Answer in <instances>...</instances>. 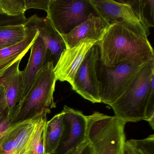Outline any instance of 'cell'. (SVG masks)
<instances>
[{
    "instance_id": "ffe728a7",
    "label": "cell",
    "mask_w": 154,
    "mask_h": 154,
    "mask_svg": "<svg viewBox=\"0 0 154 154\" xmlns=\"http://www.w3.org/2000/svg\"><path fill=\"white\" fill-rule=\"evenodd\" d=\"M29 120L18 122L11 124L8 128L0 138V154H12L19 134Z\"/></svg>"
},
{
    "instance_id": "4316f807",
    "label": "cell",
    "mask_w": 154,
    "mask_h": 154,
    "mask_svg": "<svg viewBox=\"0 0 154 154\" xmlns=\"http://www.w3.org/2000/svg\"><path fill=\"white\" fill-rule=\"evenodd\" d=\"M11 125V123L8 117H7L2 123H0V138L4 135Z\"/></svg>"
},
{
    "instance_id": "ac0fdd59",
    "label": "cell",
    "mask_w": 154,
    "mask_h": 154,
    "mask_svg": "<svg viewBox=\"0 0 154 154\" xmlns=\"http://www.w3.org/2000/svg\"><path fill=\"white\" fill-rule=\"evenodd\" d=\"M26 35L24 24L0 27V49L17 45L24 40Z\"/></svg>"
},
{
    "instance_id": "7402d4cb",
    "label": "cell",
    "mask_w": 154,
    "mask_h": 154,
    "mask_svg": "<svg viewBox=\"0 0 154 154\" xmlns=\"http://www.w3.org/2000/svg\"><path fill=\"white\" fill-rule=\"evenodd\" d=\"M2 13L11 17L25 15L26 11L25 0H0Z\"/></svg>"
},
{
    "instance_id": "7c38bea8",
    "label": "cell",
    "mask_w": 154,
    "mask_h": 154,
    "mask_svg": "<svg viewBox=\"0 0 154 154\" xmlns=\"http://www.w3.org/2000/svg\"><path fill=\"white\" fill-rule=\"evenodd\" d=\"M110 25L100 17L92 13L87 20L75 28L68 34L61 35L67 49L73 47L86 38L99 42Z\"/></svg>"
},
{
    "instance_id": "6da1fadb",
    "label": "cell",
    "mask_w": 154,
    "mask_h": 154,
    "mask_svg": "<svg viewBox=\"0 0 154 154\" xmlns=\"http://www.w3.org/2000/svg\"><path fill=\"white\" fill-rule=\"evenodd\" d=\"M96 45L100 62L109 67L130 60H154V49L148 38L119 23L110 25Z\"/></svg>"
},
{
    "instance_id": "4dcf8cb0",
    "label": "cell",
    "mask_w": 154,
    "mask_h": 154,
    "mask_svg": "<svg viewBox=\"0 0 154 154\" xmlns=\"http://www.w3.org/2000/svg\"><path fill=\"white\" fill-rule=\"evenodd\" d=\"M0 13H3L2 12L1 9V7H0Z\"/></svg>"
},
{
    "instance_id": "277c9868",
    "label": "cell",
    "mask_w": 154,
    "mask_h": 154,
    "mask_svg": "<svg viewBox=\"0 0 154 154\" xmlns=\"http://www.w3.org/2000/svg\"><path fill=\"white\" fill-rule=\"evenodd\" d=\"M87 139L94 154H120L126 141V122L98 112L87 116Z\"/></svg>"
},
{
    "instance_id": "5bb4252c",
    "label": "cell",
    "mask_w": 154,
    "mask_h": 154,
    "mask_svg": "<svg viewBox=\"0 0 154 154\" xmlns=\"http://www.w3.org/2000/svg\"><path fill=\"white\" fill-rule=\"evenodd\" d=\"M30 49L31 52L27 64L25 69L21 71L23 89L21 102L32 87L38 72L46 63L47 50L45 45L39 35L35 40Z\"/></svg>"
},
{
    "instance_id": "ba28073f",
    "label": "cell",
    "mask_w": 154,
    "mask_h": 154,
    "mask_svg": "<svg viewBox=\"0 0 154 154\" xmlns=\"http://www.w3.org/2000/svg\"><path fill=\"white\" fill-rule=\"evenodd\" d=\"M100 60L99 48L96 45L89 50L76 72L72 90L92 103L101 102L96 66Z\"/></svg>"
},
{
    "instance_id": "8992f818",
    "label": "cell",
    "mask_w": 154,
    "mask_h": 154,
    "mask_svg": "<svg viewBox=\"0 0 154 154\" xmlns=\"http://www.w3.org/2000/svg\"><path fill=\"white\" fill-rule=\"evenodd\" d=\"M93 11L90 0H50L46 17L60 35H66L87 20Z\"/></svg>"
},
{
    "instance_id": "30bf717a",
    "label": "cell",
    "mask_w": 154,
    "mask_h": 154,
    "mask_svg": "<svg viewBox=\"0 0 154 154\" xmlns=\"http://www.w3.org/2000/svg\"><path fill=\"white\" fill-rule=\"evenodd\" d=\"M97 42L86 38L73 47L64 50L54 68L57 81L67 82L72 86L76 72L85 56Z\"/></svg>"
},
{
    "instance_id": "5b68a950",
    "label": "cell",
    "mask_w": 154,
    "mask_h": 154,
    "mask_svg": "<svg viewBox=\"0 0 154 154\" xmlns=\"http://www.w3.org/2000/svg\"><path fill=\"white\" fill-rule=\"evenodd\" d=\"M146 62L130 60L113 67L98 61L96 66L101 102L110 105L126 91Z\"/></svg>"
},
{
    "instance_id": "9c48e42d",
    "label": "cell",
    "mask_w": 154,
    "mask_h": 154,
    "mask_svg": "<svg viewBox=\"0 0 154 154\" xmlns=\"http://www.w3.org/2000/svg\"><path fill=\"white\" fill-rule=\"evenodd\" d=\"M64 130L60 144L54 154H67L87 141V116L67 106L63 109Z\"/></svg>"
},
{
    "instance_id": "83f0119b",
    "label": "cell",
    "mask_w": 154,
    "mask_h": 154,
    "mask_svg": "<svg viewBox=\"0 0 154 154\" xmlns=\"http://www.w3.org/2000/svg\"><path fill=\"white\" fill-rule=\"evenodd\" d=\"M6 106H7V104L5 88L3 85H0V109Z\"/></svg>"
},
{
    "instance_id": "f546056e",
    "label": "cell",
    "mask_w": 154,
    "mask_h": 154,
    "mask_svg": "<svg viewBox=\"0 0 154 154\" xmlns=\"http://www.w3.org/2000/svg\"><path fill=\"white\" fill-rule=\"evenodd\" d=\"M149 123V125L153 129H154V115L152 116L151 118H149V119L146 121Z\"/></svg>"
},
{
    "instance_id": "e0dca14e",
    "label": "cell",
    "mask_w": 154,
    "mask_h": 154,
    "mask_svg": "<svg viewBox=\"0 0 154 154\" xmlns=\"http://www.w3.org/2000/svg\"><path fill=\"white\" fill-rule=\"evenodd\" d=\"M48 114L45 112L29 119L19 134L12 154H27L38 128L44 117Z\"/></svg>"
},
{
    "instance_id": "484cf974",
    "label": "cell",
    "mask_w": 154,
    "mask_h": 154,
    "mask_svg": "<svg viewBox=\"0 0 154 154\" xmlns=\"http://www.w3.org/2000/svg\"><path fill=\"white\" fill-rule=\"evenodd\" d=\"M67 154H94V152L91 145L87 140L82 146Z\"/></svg>"
},
{
    "instance_id": "f1b7e54d",
    "label": "cell",
    "mask_w": 154,
    "mask_h": 154,
    "mask_svg": "<svg viewBox=\"0 0 154 154\" xmlns=\"http://www.w3.org/2000/svg\"><path fill=\"white\" fill-rule=\"evenodd\" d=\"M122 154H135L133 148L127 140L123 143L122 149Z\"/></svg>"
},
{
    "instance_id": "8fae6325",
    "label": "cell",
    "mask_w": 154,
    "mask_h": 154,
    "mask_svg": "<svg viewBox=\"0 0 154 154\" xmlns=\"http://www.w3.org/2000/svg\"><path fill=\"white\" fill-rule=\"evenodd\" d=\"M24 25L38 31V35L45 45L46 63L53 62L55 66L62 52L66 48L62 36L56 30L49 19L35 15L27 19Z\"/></svg>"
},
{
    "instance_id": "d6986e66",
    "label": "cell",
    "mask_w": 154,
    "mask_h": 154,
    "mask_svg": "<svg viewBox=\"0 0 154 154\" xmlns=\"http://www.w3.org/2000/svg\"><path fill=\"white\" fill-rule=\"evenodd\" d=\"M131 6L134 12L148 29L154 26V0H129L125 1Z\"/></svg>"
},
{
    "instance_id": "3957f363",
    "label": "cell",
    "mask_w": 154,
    "mask_h": 154,
    "mask_svg": "<svg viewBox=\"0 0 154 154\" xmlns=\"http://www.w3.org/2000/svg\"><path fill=\"white\" fill-rule=\"evenodd\" d=\"M154 83V60L146 63L126 91L110 105L115 116L124 122L145 119L151 85Z\"/></svg>"
},
{
    "instance_id": "2e32d148",
    "label": "cell",
    "mask_w": 154,
    "mask_h": 154,
    "mask_svg": "<svg viewBox=\"0 0 154 154\" xmlns=\"http://www.w3.org/2000/svg\"><path fill=\"white\" fill-rule=\"evenodd\" d=\"M64 130L63 111L55 115L46 125V154H54L60 144Z\"/></svg>"
},
{
    "instance_id": "d4e9b609",
    "label": "cell",
    "mask_w": 154,
    "mask_h": 154,
    "mask_svg": "<svg viewBox=\"0 0 154 154\" xmlns=\"http://www.w3.org/2000/svg\"><path fill=\"white\" fill-rule=\"evenodd\" d=\"M50 0H25L26 11L30 9L42 10L48 12Z\"/></svg>"
},
{
    "instance_id": "603a6c76",
    "label": "cell",
    "mask_w": 154,
    "mask_h": 154,
    "mask_svg": "<svg viewBox=\"0 0 154 154\" xmlns=\"http://www.w3.org/2000/svg\"><path fill=\"white\" fill-rule=\"evenodd\" d=\"M133 148L135 154H154V135L143 139L127 140Z\"/></svg>"
},
{
    "instance_id": "4fadbf2b",
    "label": "cell",
    "mask_w": 154,
    "mask_h": 154,
    "mask_svg": "<svg viewBox=\"0 0 154 154\" xmlns=\"http://www.w3.org/2000/svg\"><path fill=\"white\" fill-rule=\"evenodd\" d=\"M20 61L16 62L0 76V85H3L5 88L10 122L14 112L22 100L23 82L21 71L19 69Z\"/></svg>"
},
{
    "instance_id": "9a60e30c",
    "label": "cell",
    "mask_w": 154,
    "mask_h": 154,
    "mask_svg": "<svg viewBox=\"0 0 154 154\" xmlns=\"http://www.w3.org/2000/svg\"><path fill=\"white\" fill-rule=\"evenodd\" d=\"M25 26L27 35L24 40L12 46L0 49V76L16 62L22 59L38 36L37 29Z\"/></svg>"
},
{
    "instance_id": "cb8c5ba5",
    "label": "cell",
    "mask_w": 154,
    "mask_h": 154,
    "mask_svg": "<svg viewBox=\"0 0 154 154\" xmlns=\"http://www.w3.org/2000/svg\"><path fill=\"white\" fill-rule=\"evenodd\" d=\"M27 20V19L25 15L11 17L4 13H0V27L24 24Z\"/></svg>"
},
{
    "instance_id": "52a82bcc",
    "label": "cell",
    "mask_w": 154,
    "mask_h": 154,
    "mask_svg": "<svg viewBox=\"0 0 154 154\" xmlns=\"http://www.w3.org/2000/svg\"><path fill=\"white\" fill-rule=\"evenodd\" d=\"M90 2L95 14L109 25L122 24L143 36L148 37L149 29L142 24L131 6L125 1L90 0Z\"/></svg>"
},
{
    "instance_id": "7a4b0ae2",
    "label": "cell",
    "mask_w": 154,
    "mask_h": 154,
    "mask_svg": "<svg viewBox=\"0 0 154 154\" xmlns=\"http://www.w3.org/2000/svg\"><path fill=\"white\" fill-rule=\"evenodd\" d=\"M54 68L53 62L44 65L29 91L14 112L11 120V124L45 112L49 114L52 109L56 108L54 94L57 80Z\"/></svg>"
},
{
    "instance_id": "44dd1931",
    "label": "cell",
    "mask_w": 154,
    "mask_h": 154,
    "mask_svg": "<svg viewBox=\"0 0 154 154\" xmlns=\"http://www.w3.org/2000/svg\"><path fill=\"white\" fill-rule=\"evenodd\" d=\"M47 121V116H45L33 137L27 154H46V125Z\"/></svg>"
}]
</instances>
